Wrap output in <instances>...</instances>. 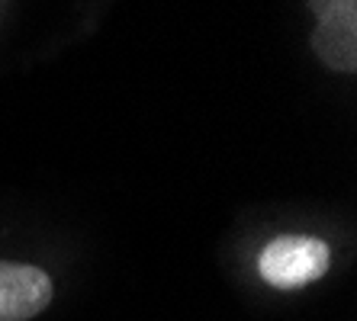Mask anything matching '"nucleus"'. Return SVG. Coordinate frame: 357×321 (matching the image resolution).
Wrapping results in <instances>:
<instances>
[{"label":"nucleus","mask_w":357,"mask_h":321,"mask_svg":"<svg viewBox=\"0 0 357 321\" xmlns=\"http://www.w3.org/2000/svg\"><path fill=\"white\" fill-rule=\"evenodd\" d=\"M332 251L316 235H277L258 254V273L274 289H303L325 276Z\"/></svg>","instance_id":"nucleus-1"},{"label":"nucleus","mask_w":357,"mask_h":321,"mask_svg":"<svg viewBox=\"0 0 357 321\" xmlns=\"http://www.w3.org/2000/svg\"><path fill=\"white\" fill-rule=\"evenodd\" d=\"M52 276L42 267L0 260V321H29L52 302Z\"/></svg>","instance_id":"nucleus-2"},{"label":"nucleus","mask_w":357,"mask_h":321,"mask_svg":"<svg viewBox=\"0 0 357 321\" xmlns=\"http://www.w3.org/2000/svg\"><path fill=\"white\" fill-rule=\"evenodd\" d=\"M312 49L332 71L348 75L357 68V23H319Z\"/></svg>","instance_id":"nucleus-3"},{"label":"nucleus","mask_w":357,"mask_h":321,"mask_svg":"<svg viewBox=\"0 0 357 321\" xmlns=\"http://www.w3.org/2000/svg\"><path fill=\"white\" fill-rule=\"evenodd\" d=\"M319 23H357V0H312Z\"/></svg>","instance_id":"nucleus-4"}]
</instances>
